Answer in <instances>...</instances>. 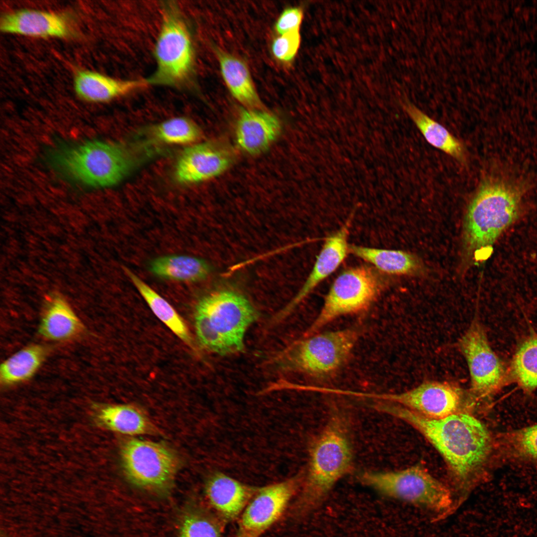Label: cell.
<instances>
[{
	"label": "cell",
	"mask_w": 537,
	"mask_h": 537,
	"mask_svg": "<svg viewBox=\"0 0 537 537\" xmlns=\"http://www.w3.org/2000/svg\"><path fill=\"white\" fill-rule=\"evenodd\" d=\"M376 409L408 423L421 434L444 458L459 492L453 508L466 499L493 454L489 430L472 415L458 412L441 419L424 417L401 405L383 402Z\"/></svg>",
	"instance_id": "obj_1"
},
{
	"label": "cell",
	"mask_w": 537,
	"mask_h": 537,
	"mask_svg": "<svg viewBox=\"0 0 537 537\" xmlns=\"http://www.w3.org/2000/svg\"><path fill=\"white\" fill-rule=\"evenodd\" d=\"M522 194L500 179L481 184L467 210L463 243L468 256L476 262L486 260L499 236L517 219Z\"/></svg>",
	"instance_id": "obj_2"
},
{
	"label": "cell",
	"mask_w": 537,
	"mask_h": 537,
	"mask_svg": "<svg viewBox=\"0 0 537 537\" xmlns=\"http://www.w3.org/2000/svg\"><path fill=\"white\" fill-rule=\"evenodd\" d=\"M256 318V311L243 295L220 290L203 296L195 310V327L200 343L219 354L243 350L248 327Z\"/></svg>",
	"instance_id": "obj_3"
},
{
	"label": "cell",
	"mask_w": 537,
	"mask_h": 537,
	"mask_svg": "<svg viewBox=\"0 0 537 537\" xmlns=\"http://www.w3.org/2000/svg\"><path fill=\"white\" fill-rule=\"evenodd\" d=\"M52 161L63 174L90 187L113 186L135 167L136 160L122 143L91 140L60 149Z\"/></svg>",
	"instance_id": "obj_4"
},
{
	"label": "cell",
	"mask_w": 537,
	"mask_h": 537,
	"mask_svg": "<svg viewBox=\"0 0 537 537\" xmlns=\"http://www.w3.org/2000/svg\"><path fill=\"white\" fill-rule=\"evenodd\" d=\"M352 458L346 418L335 413L311 445L303 501L312 505L321 501L349 470Z\"/></svg>",
	"instance_id": "obj_5"
},
{
	"label": "cell",
	"mask_w": 537,
	"mask_h": 537,
	"mask_svg": "<svg viewBox=\"0 0 537 537\" xmlns=\"http://www.w3.org/2000/svg\"><path fill=\"white\" fill-rule=\"evenodd\" d=\"M361 480L382 495L440 513L450 514L453 498L450 489L419 466L398 471H365Z\"/></svg>",
	"instance_id": "obj_6"
},
{
	"label": "cell",
	"mask_w": 537,
	"mask_h": 537,
	"mask_svg": "<svg viewBox=\"0 0 537 537\" xmlns=\"http://www.w3.org/2000/svg\"><path fill=\"white\" fill-rule=\"evenodd\" d=\"M157 68L148 84L175 86L188 77L193 64V48L187 27L177 8H164L162 25L155 47Z\"/></svg>",
	"instance_id": "obj_7"
},
{
	"label": "cell",
	"mask_w": 537,
	"mask_h": 537,
	"mask_svg": "<svg viewBox=\"0 0 537 537\" xmlns=\"http://www.w3.org/2000/svg\"><path fill=\"white\" fill-rule=\"evenodd\" d=\"M380 289L378 275L369 267L361 266L343 271L332 283L308 333H316L338 317L366 310Z\"/></svg>",
	"instance_id": "obj_8"
},
{
	"label": "cell",
	"mask_w": 537,
	"mask_h": 537,
	"mask_svg": "<svg viewBox=\"0 0 537 537\" xmlns=\"http://www.w3.org/2000/svg\"><path fill=\"white\" fill-rule=\"evenodd\" d=\"M458 347L468 367L473 398H490L510 381L508 369L492 349L477 318L459 339Z\"/></svg>",
	"instance_id": "obj_9"
},
{
	"label": "cell",
	"mask_w": 537,
	"mask_h": 537,
	"mask_svg": "<svg viewBox=\"0 0 537 537\" xmlns=\"http://www.w3.org/2000/svg\"><path fill=\"white\" fill-rule=\"evenodd\" d=\"M358 337L354 329L314 334L297 344L291 351L289 364L293 369L315 377L330 375L350 356Z\"/></svg>",
	"instance_id": "obj_10"
},
{
	"label": "cell",
	"mask_w": 537,
	"mask_h": 537,
	"mask_svg": "<svg viewBox=\"0 0 537 537\" xmlns=\"http://www.w3.org/2000/svg\"><path fill=\"white\" fill-rule=\"evenodd\" d=\"M124 471L134 484L150 489H164L171 484L177 469L174 454L151 441L131 439L121 450Z\"/></svg>",
	"instance_id": "obj_11"
},
{
	"label": "cell",
	"mask_w": 537,
	"mask_h": 537,
	"mask_svg": "<svg viewBox=\"0 0 537 537\" xmlns=\"http://www.w3.org/2000/svg\"><path fill=\"white\" fill-rule=\"evenodd\" d=\"M374 397L395 403L431 419H441L459 411L464 398L462 390L453 384L426 381L399 393Z\"/></svg>",
	"instance_id": "obj_12"
},
{
	"label": "cell",
	"mask_w": 537,
	"mask_h": 537,
	"mask_svg": "<svg viewBox=\"0 0 537 537\" xmlns=\"http://www.w3.org/2000/svg\"><path fill=\"white\" fill-rule=\"evenodd\" d=\"M296 487V482L290 480L257 491L242 513L239 531L259 537L282 515Z\"/></svg>",
	"instance_id": "obj_13"
},
{
	"label": "cell",
	"mask_w": 537,
	"mask_h": 537,
	"mask_svg": "<svg viewBox=\"0 0 537 537\" xmlns=\"http://www.w3.org/2000/svg\"><path fill=\"white\" fill-rule=\"evenodd\" d=\"M234 157L226 147L211 142L187 147L175 166L177 180L182 184L203 182L224 173L233 163Z\"/></svg>",
	"instance_id": "obj_14"
},
{
	"label": "cell",
	"mask_w": 537,
	"mask_h": 537,
	"mask_svg": "<svg viewBox=\"0 0 537 537\" xmlns=\"http://www.w3.org/2000/svg\"><path fill=\"white\" fill-rule=\"evenodd\" d=\"M281 123L274 114L255 109H243L235 129L238 147L244 152L255 156L266 151L278 138Z\"/></svg>",
	"instance_id": "obj_15"
},
{
	"label": "cell",
	"mask_w": 537,
	"mask_h": 537,
	"mask_svg": "<svg viewBox=\"0 0 537 537\" xmlns=\"http://www.w3.org/2000/svg\"><path fill=\"white\" fill-rule=\"evenodd\" d=\"M0 28L3 33L39 38H65L72 33L64 15L27 9L5 14L1 18Z\"/></svg>",
	"instance_id": "obj_16"
},
{
	"label": "cell",
	"mask_w": 537,
	"mask_h": 537,
	"mask_svg": "<svg viewBox=\"0 0 537 537\" xmlns=\"http://www.w3.org/2000/svg\"><path fill=\"white\" fill-rule=\"evenodd\" d=\"M348 226L326 238L313 268L303 286L284 311H290L318 284L334 272L346 258L349 251Z\"/></svg>",
	"instance_id": "obj_17"
},
{
	"label": "cell",
	"mask_w": 537,
	"mask_h": 537,
	"mask_svg": "<svg viewBox=\"0 0 537 537\" xmlns=\"http://www.w3.org/2000/svg\"><path fill=\"white\" fill-rule=\"evenodd\" d=\"M256 491L222 474L211 478L205 488L209 502L226 521L234 520L243 512Z\"/></svg>",
	"instance_id": "obj_18"
},
{
	"label": "cell",
	"mask_w": 537,
	"mask_h": 537,
	"mask_svg": "<svg viewBox=\"0 0 537 537\" xmlns=\"http://www.w3.org/2000/svg\"><path fill=\"white\" fill-rule=\"evenodd\" d=\"M148 85L146 79L121 80L86 70L77 72L74 81L77 94L93 102H107Z\"/></svg>",
	"instance_id": "obj_19"
},
{
	"label": "cell",
	"mask_w": 537,
	"mask_h": 537,
	"mask_svg": "<svg viewBox=\"0 0 537 537\" xmlns=\"http://www.w3.org/2000/svg\"><path fill=\"white\" fill-rule=\"evenodd\" d=\"M150 270L156 276L180 282H195L205 279L210 272L209 264L198 258L170 255L156 258Z\"/></svg>",
	"instance_id": "obj_20"
},
{
	"label": "cell",
	"mask_w": 537,
	"mask_h": 537,
	"mask_svg": "<svg viewBox=\"0 0 537 537\" xmlns=\"http://www.w3.org/2000/svg\"><path fill=\"white\" fill-rule=\"evenodd\" d=\"M349 251L380 271L390 274H414L421 270L422 268L416 256L402 251L353 245H349Z\"/></svg>",
	"instance_id": "obj_21"
},
{
	"label": "cell",
	"mask_w": 537,
	"mask_h": 537,
	"mask_svg": "<svg viewBox=\"0 0 537 537\" xmlns=\"http://www.w3.org/2000/svg\"><path fill=\"white\" fill-rule=\"evenodd\" d=\"M82 327L79 318L68 302L56 297L48 303L44 311L39 331L49 340L64 341L75 337Z\"/></svg>",
	"instance_id": "obj_22"
},
{
	"label": "cell",
	"mask_w": 537,
	"mask_h": 537,
	"mask_svg": "<svg viewBox=\"0 0 537 537\" xmlns=\"http://www.w3.org/2000/svg\"><path fill=\"white\" fill-rule=\"evenodd\" d=\"M223 78L233 96L248 106H258L260 99L246 65L225 52H217Z\"/></svg>",
	"instance_id": "obj_23"
},
{
	"label": "cell",
	"mask_w": 537,
	"mask_h": 537,
	"mask_svg": "<svg viewBox=\"0 0 537 537\" xmlns=\"http://www.w3.org/2000/svg\"><path fill=\"white\" fill-rule=\"evenodd\" d=\"M406 110L427 142L461 163H465L462 143L443 126L429 117L414 105L407 103Z\"/></svg>",
	"instance_id": "obj_24"
},
{
	"label": "cell",
	"mask_w": 537,
	"mask_h": 537,
	"mask_svg": "<svg viewBox=\"0 0 537 537\" xmlns=\"http://www.w3.org/2000/svg\"><path fill=\"white\" fill-rule=\"evenodd\" d=\"M97 419L108 429L126 435H144L151 430L147 417L139 410L127 405L105 406L100 409Z\"/></svg>",
	"instance_id": "obj_25"
},
{
	"label": "cell",
	"mask_w": 537,
	"mask_h": 537,
	"mask_svg": "<svg viewBox=\"0 0 537 537\" xmlns=\"http://www.w3.org/2000/svg\"><path fill=\"white\" fill-rule=\"evenodd\" d=\"M510 381L526 393L537 388V334L532 332L517 348L508 369Z\"/></svg>",
	"instance_id": "obj_26"
},
{
	"label": "cell",
	"mask_w": 537,
	"mask_h": 537,
	"mask_svg": "<svg viewBox=\"0 0 537 537\" xmlns=\"http://www.w3.org/2000/svg\"><path fill=\"white\" fill-rule=\"evenodd\" d=\"M123 271L158 318L182 341L189 343L185 323L169 303L130 269L123 267Z\"/></svg>",
	"instance_id": "obj_27"
},
{
	"label": "cell",
	"mask_w": 537,
	"mask_h": 537,
	"mask_svg": "<svg viewBox=\"0 0 537 537\" xmlns=\"http://www.w3.org/2000/svg\"><path fill=\"white\" fill-rule=\"evenodd\" d=\"M46 355L43 347L32 345L17 352L1 364V383L10 385L31 378L41 366Z\"/></svg>",
	"instance_id": "obj_28"
},
{
	"label": "cell",
	"mask_w": 537,
	"mask_h": 537,
	"mask_svg": "<svg viewBox=\"0 0 537 537\" xmlns=\"http://www.w3.org/2000/svg\"><path fill=\"white\" fill-rule=\"evenodd\" d=\"M499 445L506 457L537 463V424L502 434Z\"/></svg>",
	"instance_id": "obj_29"
},
{
	"label": "cell",
	"mask_w": 537,
	"mask_h": 537,
	"mask_svg": "<svg viewBox=\"0 0 537 537\" xmlns=\"http://www.w3.org/2000/svg\"><path fill=\"white\" fill-rule=\"evenodd\" d=\"M155 139L172 145H186L197 141L201 136L198 125L185 117H176L156 125L152 129Z\"/></svg>",
	"instance_id": "obj_30"
},
{
	"label": "cell",
	"mask_w": 537,
	"mask_h": 537,
	"mask_svg": "<svg viewBox=\"0 0 537 537\" xmlns=\"http://www.w3.org/2000/svg\"><path fill=\"white\" fill-rule=\"evenodd\" d=\"M179 533L180 537H221L218 523L199 509L187 511L183 516Z\"/></svg>",
	"instance_id": "obj_31"
},
{
	"label": "cell",
	"mask_w": 537,
	"mask_h": 537,
	"mask_svg": "<svg viewBox=\"0 0 537 537\" xmlns=\"http://www.w3.org/2000/svg\"><path fill=\"white\" fill-rule=\"evenodd\" d=\"M300 43L299 30H294L281 35L273 42L272 51L278 60L289 62L296 55Z\"/></svg>",
	"instance_id": "obj_32"
},
{
	"label": "cell",
	"mask_w": 537,
	"mask_h": 537,
	"mask_svg": "<svg viewBox=\"0 0 537 537\" xmlns=\"http://www.w3.org/2000/svg\"><path fill=\"white\" fill-rule=\"evenodd\" d=\"M302 18L303 12L301 8H287L278 18L275 25L276 30L280 35L294 30H299Z\"/></svg>",
	"instance_id": "obj_33"
},
{
	"label": "cell",
	"mask_w": 537,
	"mask_h": 537,
	"mask_svg": "<svg viewBox=\"0 0 537 537\" xmlns=\"http://www.w3.org/2000/svg\"><path fill=\"white\" fill-rule=\"evenodd\" d=\"M237 537H254L249 534L239 531Z\"/></svg>",
	"instance_id": "obj_34"
}]
</instances>
